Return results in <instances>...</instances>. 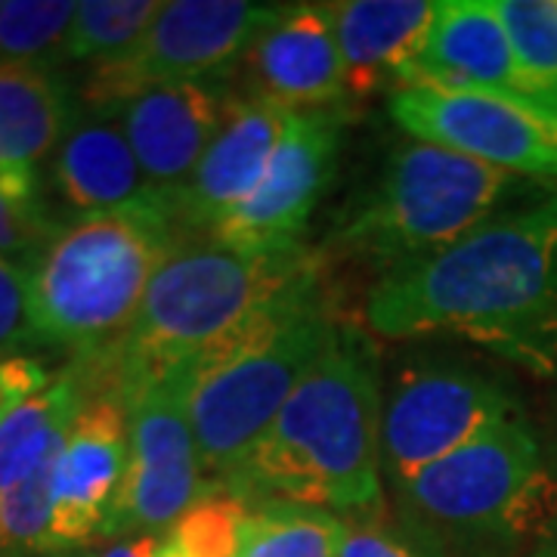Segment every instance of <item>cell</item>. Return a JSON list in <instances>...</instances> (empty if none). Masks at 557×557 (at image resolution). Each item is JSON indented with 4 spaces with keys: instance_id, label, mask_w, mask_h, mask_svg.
I'll return each instance as SVG.
<instances>
[{
    "instance_id": "obj_1",
    "label": "cell",
    "mask_w": 557,
    "mask_h": 557,
    "mask_svg": "<svg viewBox=\"0 0 557 557\" xmlns=\"http://www.w3.org/2000/svg\"><path fill=\"white\" fill-rule=\"evenodd\" d=\"M387 335L446 332L530 372L557 369V193L502 214L437 258L381 278L366 300Z\"/></svg>"
},
{
    "instance_id": "obj_2",
    "label": "cell",
    "mask_w": 557,
    "mask_h": 557,
    "mask_svg": "<svg viewBox=\"0 0 557 557\" xmlns=\"http://www.w3.org/2000/svg\"><path fill=\"white\" fill-rule=\"evenodd\" d=\"M381 418L372 357L341 329L223 493L245 508L295 502L372 515L381 505Z\"/></svg>"
},
{
    "instance_id": "obj_3",
    "label": "cell",
    "mask_w": 557,
    "mask_h": 557,
    "mask_svg": "<svg viewBox=\"0 0 557 557\" xmlns=\"http://www.w3.org/2000/svg\"><path fill=\"white\" fill-rule=\"evenodd\" d=\"M313 278H319V258L304 245L258 255L208 236L180 239L127 335L97 357L75 362L87 394L119 399L137 381L196 366Z\"/></svg>"
},
{
    "instance_id": "obj_4",
    "label": "cell",
    "mask_w": 557,
    "mask_h": 557,
    "mask_svg": "<svg viewBox=\"0 0 557 557\" xmlns=\"http://www.w3.org/2000/svg\"><path fill=\"white\" fill-rule=\"evenodd\" d=\"M338 332L322 278H313L186 369V406L211 493H223Z\"/></svg>"
},
{
    "instance_id": "obj_5",
    "label": "cell",
    "mask_w": 557,
    "mask_h": 557,
    "mask_svg": "<svg viewBox=\"0 0 557 557\" xmlns=\"http://www.w3.org/2000/svg\"><path fill=\"white\" fill-rule=\"evenodd\" d=\"M180 236L174 201L62 226L32 267L44 347H69L78 359L115 347Z\"/></svg>"
},
{
    "instance_id": "obj_6",
    "label": "cell",
    "mask_w": 557,
    "mask_h": 557,
    "mask_svg": "<svg viewBox=\"0 0 557 557\" xmlns=\"http://www.w3.org/2000/svg\"><path fill=\"white\" fill-rule=\"evenodd\" d=\"M518 193L520 177L515 174L424 139H409L394 149L375 196L341 226L335 242L394 273L468 239L496 220L498 208Z\"/></svg>"
},
{
    "instance_id": "obj_7",
    "label": "cell",
    "mask_w": 557,
    "mask_h": 557,
    "mask_svg": "<svg viewBox=\"0 0 557 557\" xmlns=\"http://www.w3.org/2000/svg\"><path fill=\"white\" fill-rule=\"evenodd\" d=\"M397 493L424 527L465 542L523 536L557 515L555 480L523 416L421 468Z\"/></svg>"
},
{
    "instance_id": "obj_8",
    "label": "cell",
    "mask_w": 557,
    "mask_h": 557,
    "mask_svg": "<svg viewBox=\"0 0 557 557\" xmlns=\"http://www.w3.org/2000/svg\"><path fill=\"white\" fill-rule=\"evenodd\" d=\"M278 13L248 0H168L134 50L90 69L81 100L90 112H115L149 87L220 81Z\"/></svg>"
},
{
    "instance_id": "obj_9",
    "label": "cell",
    "mask_w": 557,
    "mask_h": 557,
    "mask_svg": "<svg viewBox=\"0 0 557 557\" xmlns=\"http://www.w3.org/2000/svg\"><path fill=\"white\" fill-rule=\"evenodd\" d=\"M391 119L412 139L461 152L515 177L557 180V109L545 102L449 87H394Z\"/></svg>"
},
{
    "instance_id": "obj_10",
    "label": "cell",
    "mask_w": 557,
    "mask_h": 557,
    "mask_svg": "<svg viewBox=\"0 0 557 557\" xmlns=\"http://www.w3.org/2000/svg\"><path fill=\"white\" fill-rule=\"evenodd\" d=\"M131 428V461L112 539L159 536L208 496L186 406V369L137 381L121 394Z\"/></svg>"
},
{
    "instance_id": "obj_11",
    "label": "cell",
    "mask_w": 557,
    "mask_h": 557,
    "mask_svg": "<svg viewBox=\"0 0 557 557\" xmlns=\"http://www.w3.org/2000/svg\"><path fill=\"white\" fill-rule=\"evenodd\" d=\"M523 416L493 379L458 366H412L394 384L381 418V465L403 483L498 421Z\"/></svg>"
},
{
    "instance_id": "obj_12",
    "label": "cell",
    "mask_w": 557,
    "mask_h": 557,
    "mask_svg": "<svg viewBox=\"0 0 557 557\" xmlns=\"http://www.w3.org/2000/svg\"><path fill=\"white\" fill-rule=\"evenodd\" d=\"M344 121V106L288 115L258 186L205 236L258 255L304 245L300 236L338 168Z\"/></svg>"
},
{
    "instance_id": "obj_13",
    "label": "cell",
    "mask_w": 557,
    "mask_h": 557,
    "mask_svg": "<svg viewBox=\"0 0 557 557\" xmlns=\"http://www.w3.org/2000/svg\"><path fill=\"white\" fill-rule=\"evenodd\" d=\"M131 461L124 403L90 394L53 465V555L112 539Z\"/></svg>"
},
{
    "instance_id": "obj_14",
    "label": "cell",
    "mask_w": 557,
    "mask_h": 557,
    "mask_svg": "<svg viewBox=\"0 0 557 557\" xmlns=\"http://www.w3.org/2000/svg\"><path fill=\"white\" fill-rule=\"evenodd\" d=\"M245 94L282 112H313L344 106L347 72L341 57L332 3L282 7L239 60Z\"/></svg>"
},
{
    "instance_id": "obj_15",
    "label": "cell",
    "mask_w": 557,
    "mask_h": 557,
    "mask_svg": "<svg viewBox=\"0 0 557 557\" xmlns=\"http://www.w3.org/2000/svg\"><path fill=\"white\" fill-rule=\"evenodd\" d=\"M233 94L220 81H186L149 87L121 102L119 119L137 152L149 186L174 201L183 183L218 137Z\"/></svg>"
},
{
    "instance_id": "obj_16",
    "label": "cell",
    "mask_w": 557,
    "mask_h": 557,
    "mask_svg": "<svg viewBox=\"0 0 557 557\" xmlns=\"http://www.w3.org/2000/svg\"><path fill=\"white\" fill-rule=\"evenodd\" d=\"M285 124L288 112L233 94L218 137L211 139L193 177L174 196V214L183 236L214 230V223L226 218L258 186Z\"/></svg>"
},
{
    "instance_id": "obj_17",
    "label": "cell",
    "mask_w": 557,
    "mask_h": 557,
    "mask_svg": "<svg viewBox=\"0 0 557 557\" xmlns=\"http://www.w3.org/2000/svg\"><path fill=\"white\" fill-rule=\"evenodd\" d=\"M449 87L527 97L530 84L520 72L508 28L496 0H443L437 20L416 62L403 72L397 87ZM539 102V100H536Z\"/></svg>"
},
{
    "instance_id": "obj_18",
    "label": "cell",
    "mask_w": 557,
    "mask_h": 557,
    "mask_svg": "<svg viewBox=\"0 0 557 557\" xmlns=\"http://www.w3.org/2000/svg\"><path fill=\"white\" fill-rule=\"evenodd\" d=\"M53 189L81 218L134 211L159 196L139 168L137 152L124 134L119 112H87L78 115L69 134L53 152Z\"/></svg>"
},
{
    "instance_id": "obj_19",
    "label": "cell",
    "mask_w": 557,
    "mask_h": 557,
    "mask_svg": "<svg viewBox=\"0 0 557 557\" xmlns=\"http://www.w3.org/2000/svg\"><path fill=\"white\" fill-rule=\"evenodd\" d=\"M347 94H372L384 81L397 84L416 62L437 3L431 0H344L332 3Z\"/></svg>"
},
{
    "instance_id": "obj_20",
    "label": "cell",
    "mask_w": 557,
    "mask_h": 557,
    "mask_svg": "<svg viewBox=\"0 0 557 557\" xmlns=\"http://www.w3.org/2000/svg\"><path fill=\"white\" fill-rule=\"evenodd\" d=\"M75 119L78 94L60 65L0 60V164L38 171Z\"/></svg>"
},
{
    "instance_id": "obj_21",
    "label": "cell",
    "mask_w": 557,
    "mask_h": 557,
    "mask_svg": "<svg viewBox=\"0 0 557 557\" xmlns=\"http://www.w3.org/2000/svg\"><path fill=\"white\" fill-rule=\"evenodd\" d=\"M87 397V384L72 362L44 391L22 399L0 421V493L32 478L40 465L60 456L69 428L75 424Z\"/></svg>"
},
{
    "instance_id": "obj_22",
    "label": "cell",
    "mask_w": 557,
    "mask_h": 557,
    "mask_svg": "<svg viewBox=\"0 0 557 557\" xmlns=\"http://www.w3.org/2000/svg\"><path fill=\"white\" fill-rule=\"evenodd\" d=\"M344 520L332 511L263 502L248 508L236 557H341Z\"/></svg>"
},
{
    "instance_id": "obj_23",
    "label": "cell",
    "mask_w": 557,
    "mask_h": 557,
    "mask_svg": "<svg viewBox=\"0 0 557 557\" xmlns=\"http://www.w3.org/2000/svg\"><path fill=\"white\" fill-rule=\"evenodd\" d=\"M161 0H81L62 62H112L134 50L161 13Z\"/></svg>"
},
{
    "instance_id": "obj_24",
    "label": "cell",
    "mask_w": 557,
    "mask_h": 557,
    "mask_svg": "<svg viewBox=\"0 0 557 557\" xmlns=\"http://www.w3.org/2000/svg\"><path fill=\"white\" fill-rule=\"evenodd\" d=\"M60 230L44 205L38 171L0 164V258L35 267Z\"/></svg>"
},
{
    "instance_id": "obj_25",
    "label": "cell",
    "mask_w": 557,
    "mask_h": 557,
    "mask_svg": "<svg viewBox=\"0 0 557 557\" xmlns=\"http://www.w3.org/2000/svg\"><path fill=\"white\" fill-rule=\"evenodd\" d=\"M533 100L557 109V0H496Z\"/></svg>"
},
{
    "instance_id": "obj_26",
    "label": "cell",
    "mask_w": 557,
    "mask_h": 557,
    "mask_svg": "<svg viewBox=\"0 0 557 557\" xmlns=\"http://www.w3.org/2000/svg\"><path fill=\"white\" fill-rule=\"evenodd\" d=\"M75 10L72 0H0V60L60 65Z\"/></svg>"
},
{
    "instance_id": "obj_27",
    "label": "cell",
    "mask_w": 557,
    "mask_h": 557,
    "mask_svg": "<svg viewBox=\"0 0 557 557\" xmlns=\"http://www.w3.org/2000/svg\"><path fill=\"white\" fill-rule=\"evenodd\" d=\"M53 465H40L32 478L0 493V557L53 555Z\"/></svg>"
},
{
    "instance_id": "obj_28",
    "label": "cell",
    "mask_w": 557,
    "mask_h": 557,
    "mask_svg": "<svg viewBox=\"0 0 557 557\" xmlns=\"http://www.w3.org/2000/svg\"><path fill=\"white\" fill-rule=\"evenodd\" d=\"M248 508L230 493H208L196 502L177 527L171 542L189 557H236Z\"/></svg>"
},
{
    "instance_id": "obj_29",
    "label": "cell",
    "mask_w": 557,
    "mask_h": 557,
    "mask_svg": "<svg viewBox=\"0 0 557 557\" xmlns=\"http://www.w3.org/2000/svg\"><path fill=\"white\" fill-rule=\"evenodd\" d=\"M28 347H44L35 319L32 267L0 258V359L22 357Z\"/></svg>"
},
{
    "instance_id": "obj_30",
    "label": "cell",
    "mask_w": 557,
    "mask_h": 557,
    "mask_svg": "<svg viewBox=\"0 0 557 557\" xmlns=\"http://www.w3.org/2000/svg\"><path fill=\"white\" fill-rule=\"evenodd\" d=\"M341 557H437L424 542L406 536L375 518L344 520Z\"/></svg>"
},
{
    "instance_id": "obj_31",
    "label": "cell",
    "mask_w": 557,
    "mask_h": 557,
    "mask_svg": "<svg viewBox=\"0 0 557 557\" xmlns=\"http://www.w3.org/2000/svg\"><path fill=\"white\" fill-rule=\"evenodd\" d=\"M53 381V375L40 366L38 359L13 357L0 359V421L10 416L22 399L35 397Z\"/></svg>"
},
{
    "instance_id": "obj_32",
    "label": "cell",
    "mask_w": 557,
    "mask_h": 557,
    "mask_svg": "<svg viewBox=\"0 0 557 557\" xmlns=\"http://www.w3.org/2000/svg\"><path fill=\"white\" fill-rule=\"evenodd\" d=\"M161 542L159 536H146V533H134V536L115 539L109 548H102L97 557H156L159 555Z\"/></svg>"
},
{
    "instance_id": "obj_33",
    "label": "cell",
    "mask_w": 557,
    "mask_h": 557,
    "mask_svg": "<svg viewBox=\"0 0 557 557\" xmlns=\"http://www.w3.org/2000/svg\"><path fill=\"white\" fill-rule=\"evenodd\" d=\"M156 557H189V555H186V552H180L177 545H174V542L168 539V542H161L159 555H156Z\"/></svg>"
},
{
    "instance_id": "obj_34",
    "label": "cell",
    "mask_w": 557,
    "mask_h": 557,
    "mask_svg": "<svg viewBox=\"0 0 557 557\" xmlns=\"http://www.w3.org/2000/svg\"><path fill=\"white\" fill-rule=\"evenodd\" d=\"M533 557H557V539H548L545 545H539Z\"/></svg>"
}]
</instances>
